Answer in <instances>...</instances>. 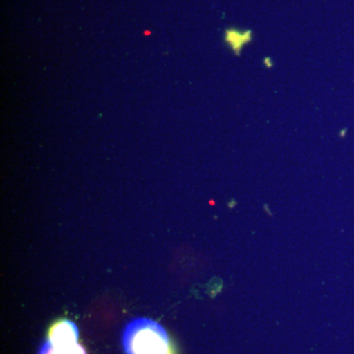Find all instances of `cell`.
<instances>
[{
  "label": "cell",
  "instance_id": "6da1fadb",
  "mask_svg": "<svg viewBox=\"0 0 354 354\" xmlns=\"http://www.w3.org/2000/svg\"><path fill=\"white\" fill-rule=\"evenodd\" d=\"M122 346L127 354H171L167 330L149 318H136L127 324Z\"/></svg>",
  "mask_w": 354,
  "mask_h": 354
},
{
  "label": "cell",
  "instance_id": "7a4b0ae2",
  "mask_svg": "<svg viewBox=\"0 0 354 354\" xmlns=\"http://www.w3.org/2000/svg\"><path fill=\"white\" fill-rule=\"evenodd\" d=\"M79 330L75 323L62 320L50 328L48 341L53 346H68L78 344Z\"/></svg>",
  "mask_w": 354,
  "mask_h": 354
},
{
  "label": "cell",
  "instance_id": "3957f363",
  "mask_svg": "<svg viewBox=\"0 0 354 354\" xmlns=\"http://www.w3.org/2000/svg\"><path fill=\"white\" fill-rule=\"evenodd\" d=\"M253 39V32L251 30L239 31L237 29H227L225 32V43L232 50L235 55H241L244 46Z\"/></svg>",
  "mask_w": 354,
  "mask_h": 354
},
{
  "label": "cell",
  "instance_id": "277c9868",
  "mask_svg": "<svg viewBox=\"0 0 354 354\" xmlns=\"http://www.w3.org/2000/svg\"><path fill=\"white\" fill-rule=\"evenodd\" d=\"M39 354H87V353L79 344L68 346H57L46 341L41 344Z\"/></svg>",
  "mask_w": 354,
  "mask_h": 354
},
{
  "label": "cell",
  "instance_id": "5b68a950",
  "mask_svg": "<svg viewBox=\"0 0 354 354\" xmlns=\"http://www.w3.org/2000/svg\"><path fill=\"white\" fill-rule=\"evenodd\" d=\"M263 64H264V66L267 69H272L274 67V60L270 57H266L264 60H263Z\"/></svg>",
  "mask_w": 354,
  "mask_h": 354
}]
</instances>
